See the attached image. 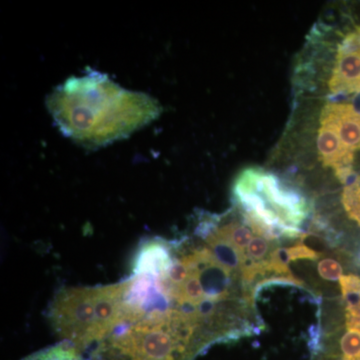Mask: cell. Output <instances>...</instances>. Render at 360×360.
<instances>
[{
	"label": "cell",
	"mask_w": 360,
	"mask_h": 360,
	"mask_svg": "<svg viewBox=\"0 0 360 360\" xmlns=\"http://www.w3.org/2000/svg\"><path fill=\"white\" fill-rule=\"evenodd\" d=\"M340 290L345 300V310L360 307V277L355 274L342 276L340 278Z\"/></svg>",
	"instance_id": "7c38bea8"
},
{
	"label": "cell",
	"mask_w": 360,
	"mask_h": 360,
	"mask_svg": "<svg viewBox=\"0 0 360 360\" xmlns=\"http://www.w3.org/2000/svg\"><path fill=\"white\" fill-rule=\"evenodd\" d=\"M276 245L277 241H270L262 236L253 238L245 250L246 264H262L266 262L272 251L277 248Z\"/></svg>",
	"instance_id": "30bf717a"
},
{
	"label": "cell",
	"mask_w": 360,
	"mask_h": 360,
	"mask_svg": "<svg viewBox=\"0 0 360 360\" xmlns=\"http://www.w3.org/2000/svg\"><path fill=\"white\" fill-rule=\"evenodd\" d=\"M328 86L333 97L360 91V44L354 32L338 46Z\"/></svg>",
	"instance_id": "5b68a950"
},
{
	"label": "cell",
	"mask_w": 360,
	"mask_h": 360,
	"mask_svg": "<svg viewBox=\"0 0 360 360\" xmlns=\"http://www.w3.org/2000/svg\"><path fill=\"white\" fill-rule=\"evenodd\" d=\"M210 349L177 310L132 312L92 348L87 360H195Z\"/></svg>",
	"instance_id": "7a4b0ae2"
},
{
	"label": "cell",
	"mask_w": 360,
	"mask_h": 360,
	"mask_svg": "<svg viewBox=\"0 0 360 360\" xmlns=\"http://www.w3.org/2000/svg\"><path fill=\"white\" fill-rule=\"evenodd\" d=\"M46 104L63 134L89 148L125 139L161 113L153 97L122 89L96 71L66 80Z\"/></svg>",
	"instance_id": "6da1fadb"
},
{
	"label": "cell",
	"mask_w": 360,
	"mask_h": 360,
	"mask_svg": "<svg viewBox=\"0 0 360 360\" xmlns=\"http://www.w3.org/2000/svg\"><path fill=\"white\" fill-rule=\"evenodd\" d=\"M342 205L348 217L360 225V176L352 174L345 182Z\"/></svg>",
	"instance_id": "9c48e42d"
},
{
	"label": "cell",
	"mask_w": 360,
	"mask_h": 360,
	"mask_svg": "<svg viewBox=\"0 0 360 360\" xmlns=\"http://www.w3.org/2000/svg\"><path fill=\"white\" fill-rule=\"evenodd\" d=\"M354 35H355V34H354ZM357 41H359V40H357Z\"/></svg>",
	"instance_id": "5bb4252c"
},
{
	"label": "cell",
	"mask_w": 360,
	"mask_h": 360,
	"mask_svg": "<svg viewBox=\"0 0 360 360\" xmlns=\"http://www.w3.org/2000/svg\"><path fill=\"white\" fill-rule=\"evenodd\" d=\"M319 276L328 281H340L342 276V266L333 258H324L317 264Z\"/></svg>",
	"instance_id": "4fadbf2b"
},
{
	"label": "cell",
	"mask_w": 360,
	"mask_h": 360,
	"mask_svg": "<svg viewBox=\"0 0 360 360\" xmlns=\"http://www.w3.org/2000/svg\"><path fill=\"white\" fill-rule=\"evenodd\" d=\"M276 252L279 259L283 264H288L291 262H296V260H317L321 257V253L319 251L312 250L304 245V243L300 241L295 245L290 246L288 248H276Z\"/></svg>",
	"instance_id": "8fae6325"
},
{
	"label": "cell",
	"mask_w": 360,
	"mask_h": 360,
	"mask_svg": "<svg viewBox=\"0 0 360 360\" xmlns=\"http://www.w3.org/2000/svg\"><path fill=\"white\" fill-rule=\"evenodd\" d=\"M317 150L324 167L335 169L336 177L345 182L352 172L354 153L348 151L340 141L335 125L328 118L321 116V127L317 134Z\"/></svg>",
	"instance_id": "8992f818"
},
{
	"label": "cell",
	"mask_w": 360,
	"mask_h": 360,
	"mask_svg": "<svg viewBox=\"0 0 360 360\" xmlns=\"http://www.w3.org/2000/svg\"><path fill=\"white\" fill-rule=\"evenodd\" d=\"M21 360H87V357L70 341L61 340L58 345L44 348Z\"/></svg>",
	"instance_id": "ba28073f"
},
{
	"label": "cell",
	"mask_w": 360,
	"mask_h": 360,
	"mask_svg": "<svg viewBox=\"0 0 360 360\" xmlns=\"http://www.w3.org/2000/svg\"><path fill=\"white\" fill-rule=\"evenodd\" d=\"M125 283L63 288L54 295L47 319L61 340L87 355L115 326L122 310Z\"/></svg>",
	"instance_id": "277c9868"
},
{
	"label": "cell",
	"mask_w": 360,
	"mask_h": 360,
	"mask_svg": "<svg viewBox=\"0 0 360 360\" xmlns=\"http://www.w3.org/2000/svg\"><path fill=\"white\" fill-rule=\"evenodd\" d=\"M232 200L246 225L270 241L298 239L312 205L300 189L259 167L245 168L232 186Z\"/></svg>",
	"instance_id": "3957f363"
},
{
	"label": "cell",
	"mask_w": 360,
	"mask_h": 360,
	"mask_svg": "<svg viewBox=\"0 0 360 360\" xmlns=\"http://www.w3.org/2000/svg\"><path fill=\"white\" fill-rule=\"evenodd\" d=\"M321 116L333 122L343 146L350 153L360 149V113L352 104L328 103L324 106Z\"/></svg>",
	"instance_id": "52a82bcc"
}]
</instances>
